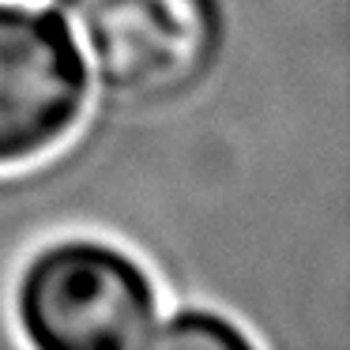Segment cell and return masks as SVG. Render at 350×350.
<instances>
[{
    "label": "cell",
    "instance_id": "6da1fadb",
    "mask_svg": "<svg viewBox=\"0 0 350 350\" xmlns=\"http://www.w3.org/2000/svg\"><path fill=\"white\" fill-rule=\"evenodd\" d=\"M162 290L136 252L106 237H57L23 260L12 286L16 339L34 350H139Z\"/></svg>",
    "mask_w": 350,
    "mask_h": 350
},
{
    "label": "cell",
    "instance_id": "7a4b0ae2",
    "mask_svg": "<svg viewBox=\"0 0 350 350\" xmlns=\"http://www.w3.org/2000/svg\"><path fill=\"white\" fill-rule=\"evenodd\" d=\"M91 83L159 106L200 83L222 38L219 0H68Z\"/></svg>",
    "mask_w": 350,
    "mask_h": 350
},
{
    "label": "cell",
    "instance_id": "3957f363",
    "mask_svg": "<svg viewBox=\"0 0 350 350\" xmlns=\"http://www.w3.org/2000/svg\"><path fill=\"white\" fill-rule=\"evenodd\" d=\"M91 87L64 12L0 0V174L57 151L83 121Z\"/></svg>",
    "mask_w": 350,
    "mask_h": 350
},
{
    "label": "cell",
    "instance_id": "277c9868",
    "mask_svg": "<svg viewBox=\"0 0 350 350\" xmlns=\"http://www.w3.org/2000/svg\"><path fill=\"white\" fill-rule=\"evenodd\" d=\"M260 335L249 332L230 312H219L211 305H181L170 317H159L147 347L159 350H245L256 347Z\"/></svg>",
    "mask_w": 350,
    "mask_h": 350
},
{
    "label": "cell",
    "instance_id": "5b68a950",
    "mask_svg": "<svg viewBox=\"0 0 350 350\" xmlns=\"http://www.w3.org/2000/svg\"><path fill=\"white\" fill-rule=\"evenodd\" d=\"M16 4H53V0H16Z\"/></svg>",
    "mask_w": 350,
    "mask_h": 350
}]
</instances>
